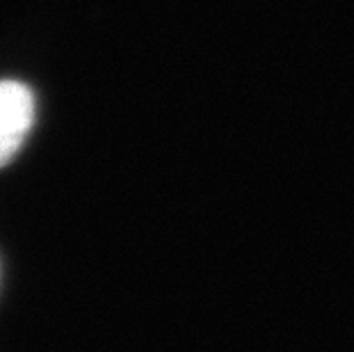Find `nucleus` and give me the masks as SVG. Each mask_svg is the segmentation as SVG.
<instances>
[{"mask_svg": "<svg viewBox=\"0 0 354 352\" xmlns=\"http://www.w3.org/2000/svg\"><path fill=\"white\" fill-rule=\"evenodd\" d=\"M35 122V96L17 80H0V167L24 145Z\"/></svg>", "mask_w": 354, "mask_h": 352, "instance_id": "nucleus-1", "label": "nucleus"}]
</instances>
